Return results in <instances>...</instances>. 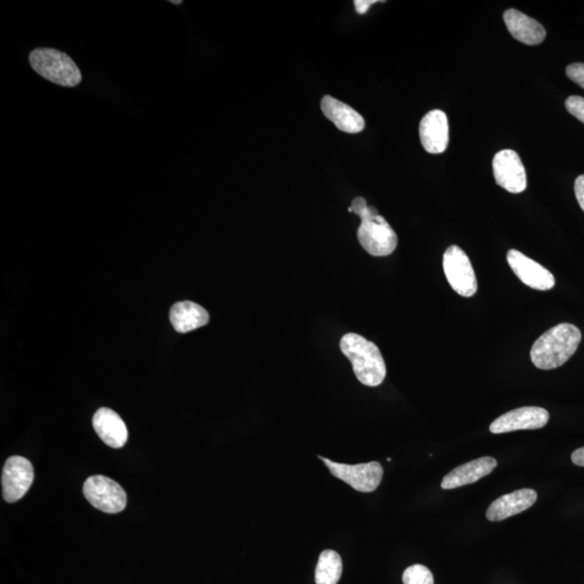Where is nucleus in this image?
I'll use <instances>...</instances> for the list:
<instances>
[{
	"mask_svg": "<svg viewBox=\"0 0 584 584\" xmlns=\"http://www.w3.org/2000/svg\"><path fill=\"white\" fill-rule=\"evenodd\" d=\"M550 419L548 410L541 407H522L509 411L494 420L489 430L493 434H503L521 430H538L547 426Z\"/></svg>",
	"mask_w": 584,
	"mask_h": 584,
	"instance_id": "11",
	"label": "nucleus"
},
{
	"mask_svg": "<svg viewBox=\"0 0 584 584\" xmlns=\"http://www.w3.org/2000/svg\"><path fill=\"white\" fill-rule=\"evenodd\" d=\"M575 194L578 203L584 211V175L578 177L575 181Z\"/></svg>",
	"mask_w": 584,
	"mask_h": 584,
	"instance_id": "23",
	"label": "nucleus"
},
{
	"mask_svg": "<svg viewBox=\"0 0 584 584\" xmlns=\"http://www.w3.org/2000/svg\"><path fill=\"white\" fill-rule=\"evenodd\" d=\"M566 74L570 81L584 89V63H574L567 66Z\"/></svg>",
	"mask_w": 584,
	"mask_h": 584,
	"instance_id": "22",
	"label": "nucleus"
},
{
	"mask_svg": "<svg viewBox=\"0 0 584 584\" xmlns=\"http://www.w3.org/2000/svg\"><path fill=\"white\" fill-rule=\"evenodd\" d=\"M170 4H174V5H181V4H182V2H181V0H177H177H170Z\"/></svg>",
	"mask_w": 584,
	"mask_h": 584,
	"instance_id": "26",
	"label": "nucleus"
},
{
	"mask_svg": "<svg viewBox=\"0 0 584 584\" xmlns=\"http://www.w3.org/2000/svg\"><path fill=\"white\" fill-rule=\"evenodd\" d=\"M403 582L404 584H434V577L427 567L416 564L404 571Z\"/></svg>",
	"mask_w": 584,
	"mask_h": 584,
	"instance_id": "20",
	"label": "nucleus"
},
{
	"mask_svg": "<svg viewBox=\"0 0 584 584\" xmlns=\"http://www.w3.org/2000/svg\"><path fill=\"white\" fill-rule=\"evenodd\" d=\"M503 20L511 35L522 43L533 46V44L541 43L547 36V32L538 21L531 19V16L519 10H506Z\"/></svg>",
	"mask_w": 584,
	"mask_h": 584,
	"instance_id": "17",
	"label": "nucleus"
},
{
	"mask_svg": "<svg viewBox=\"0 0 584 584\" xmlns=\"http://www.w3.org/2000/svg\"><path fill=\"white\" fill-rule=\"evenodd\" d=\"M319 458L324 461L333 476L347 483L355 491L365 493H372L380 486L383 467L376 461L369 464L349 465L333 463V461L327 458Z\"/></svg>",
	"mask_w": 584,
	"mask_h": 584,
	"instance_id": "7",
	"label": "nucleus"
},
{
	"mask_svg": "<svg viewBox=\"0 0 584 584\" xmlns=\"http://www.w3.org/2000/svg\"><path fill=\"white\" fill-rule=\"evenodd\" d=\"M498 463L493 457H483L470 461L465 464L455 467L443 478V489L459 488L474 483L491 474L496 469Z\"/></svg>",
	"mask_w": 584,
	"mask_h": 584,
	"instance_id": "14",
	"label": "nucleus"
},
{
	"mask_svg": "<svg viewBox=\"0 0 584 584\" xmlns=\"http://www.w3.org/2000/svg\"><path fill=\"white\" fill-rule=\"evenodd\" d=\"M343 564L335 550H326L320 556L315 570L316 584H337L341 579Z\"/></svg>",
	"mask_w": 584,
	"mask_h": 584,
	"instance_id": "19",
	"label": "nucleus"
},
{
	"mask_svg": "<svg viewBox=\"0 0 584 584\" xmlns=\"http://www.w3.org/2000/svg\"><path fill=\"white\" fill-rule=\"evenodd\" d=\"M538 494L533 489H520L504 494L489 505L486 517L491 522H500L522 513L536 503Z\"/></svg>",
	"mask_w": 584,
	"mask_h": 584,
	"instance_id": "13",
	"label": "nucleus"
},
{
	"mask_svg": "<svg viewBox=\"0 0 584 584\" xmlns=\"http://www.w3.org/2000/svg\"><path fill=\"white\" fill-rule=\"evenodd\" d=\"M422 147L430 154H442L449 143L447 115L441 110H434L422 119L419 127Z\"/></svg>",
	"mask_w": 584,
	"mask_h": 584,
	"instance_id": "12",
	"label": "nucleus"
},
{
	"mask_svg": "<svg viewBox=\"0 0 584 584\" xmlns=\"http://www.w3.org/2000/svg\"><path fill=\"white\" fill-rule=\"evenodd\" d=\"M377 3V0H355L354 5L356 13L359 14H365L371 5Z\"/></svg>",
	"mask_w": 584,
	"mask_h": 584,
	"instance_id": "24",
	"label": "nucleus"
},
{
	"mask_svg": "<svg viewBox=\"0 0 584 584\" xmlns=\"http://www.w3.org/2000/svg\"><path fill=\"white\" fill-rule=\"evenodd\" d=\"M581 339V331L575 325L565 322L550 328L533 343L532 364L542 370L559 369L575 354Z\"/></svg>",
	"mask_w": 584,
	"mask_h": 584,
	"instance_id": "1",
	"label": "nucleus"
},
{
	"mask_svg": "<svg viewBox=\"0 0 584 584\" xmlns=\"http://www.w3.org/2000/svg\"><path fill=\"white\" fill-rule=\"evenodd\" d=\"M565 108L569 112L575 116L584 124V98L579 96H571L565 101Z\"/></svg>",
	"mask_w": 584,
	"mask_h": 584,
	"instance_id": "21",
	"label": "nucleus"
},
{
	"mask_svg": "<svg viewBox=\"0 0 584 584\" xmlns=\"http://www.w3.org/2000/svg\"><path fill=\"white\" fill-rule=\"evenodd\" d=\"M342 353L353 365L356 378L367 387H378L385 381L387 366L379 348L358 333H347L340 341Z\"/></svg>",
	"mask_w": 584,
	"mask_h": 584,
	"instance_id": "3",
	"label": "nucleus"
},
{
	"mask_svg": "<svg viewBox=\"0 0 584 584\" xmlns=\"http://www.w3.org/2000/svg\"><path fill=\"white\" fill-rule=\"evenodd\" d=\"M83 494L89 503L104 513H120L127 505V494L124 489L119 483L107 476L89 477L83 483Z\"/></svg>",
	"mask_w": 584,
	"mask_h": 584,
	"instance_id": "5",
	"label": "nucleus"
},
{
	"mask_svg": "<svg viewBox=\"0 0 584 584\" xmlns=\"http://www.w3.org/2000/svg\"><path fill=\"white\" fill-rule=\"evenodd\" d=\"M170 321L175 330L187 333L208 324L209 314L200 305L191 302H177L170 310Z\"/></svg>",
	"mask_w": 584,
	"mask_h": 584,
	"instance_id": "18",
	"label": "nucleus"
},
{
	"mask_svg": "<svg viewBox=\"0 0 584 584\" xmlns=\"http://www.w3.org/2000/svg\"><path fill=\"white\" fill-rule=\"evenodd\" d=\"M494 180L497 185L512 194L524 192L527 176L519 154L512 149H503L494 155L493 160Z\"/></svg>",
	"mask_w": 584,
	"mask_h": 584,
	"instance_id": "9",
	"label": "nucleus"
},
{
	"mask_svg": "<svg viewBox=\"0 0 584 584\" xmlns=\"http://www.w3.org/2000/svg\"><path fill=\"white\" fill-rule=\"evenodd\" d=\"M94 431L109 447L115 449L125 446L128 430L124 420L112 409L100 408L93 416Z\"/></svg>",
	"mask_w": 584,
	"mask_h": 584,
	"instance_id": "15",
	"label": "nucleus"
},
{
	"mask_svg": "<svg viewBox=\"0 0 584 584\" xmlns=\"http://www.w3.org/2000/svg\"><path fill=\"white\" fill-rule=\"evenodd\" d=\"M443 268L449 285L460 296L470 298L477 292L474 269L466 254L458 246H450L444 254Z\"/></svg>",
	"mask_w": 584,
	"mask_h": 584,
	"instance_id": "6",
	"label": "nucleus"
},
{
	"mask_svg": "<svg viewBox=\"0 0 584 584\" xmlns=\"http://www.w3.org/2000/svg\"><path fill=\"white\" fill-rule=\"evenodd\" d=\"M506 260L512 271L526 286L547 292L555 286V278L549 270L516 249L509 250Z\"/></svg>",
	"mask_w": 584,
	"mask_h": 584,
	"instance_id": "10",
	"label": "nucleus"
},
{
	"mask_svg": "<svg viewBox=\"0 0 584 584\" xmlns=\"http://www.w3.org/2000/svg\"><path fill=\"white\" fill-rule=\"evenodd\" d=\"M572 463L578 466H584V447L578 448L571 455Z\"/></svg>",
	"mask_w": 584,
	"mask_h": 584,
	"instance_id": "25",
	"label": "nucleus"
},
{
	"mask_svg": "<svg viewBox=\"0 0 584 584\" xmlns=\"http://www.w3.org/2000/svg\"><path fill=\"white\" fill-rule=\"evenodd\" d=\"M349 213L358 215L361 220L358 232L359 242L367 253L374 257H386L397 247V235L388 222L363 197H356Z\"/></svg>",
	"mask_w": 584,
	"mask_h": 584,
	"instance_id": "2",
	"label": "nucleus"
},
{
	"mask_svg": "<svg viewBox=\"0 0 584 584\" xmlns=\"http://www.w3.org/2000/svg\"><path fill=\"white\" fill-rule=\"evenodd\" d=\"M321 108L322 114L326 116L327 120L332 121L339 130L347 133H359L365 129L363 116L335 98L330 96L322 98Z\"/></svg>",
	"mask_w": 584,
	"mask_h": 584,
	"instance_id": "16",
	"label": "nucleus"
},
{
	"mask_svg": "<svg viewBox=\"0 0 584 584\" xmlns=\"http://www.w3.org/2000/svg\"><path fill=\"white\" fill-rule=\"evenodd\" d=\"M34 482V469L29 460L14 455L5 461L3 476V497L14 503L24 498Z\"/></svg>",
	"mask_w": 584,
	"mask_h": 584,
	"instance_id": "8",
	"label": "nucleus"
},
{
	"mask_svg": "<svg viewBox=\"0 0 584 584\" xmlns=\"http://www.w3.org/2000/svg\"><path fill=\"white\" fill-rule=\"evenodd\" d=\"M30 63L39 76L55 85L76 87L82 76L68 54L52 48H37L30 54Z\"/></svg>",
	"mask_w": 584,
	"mask_h": 584,
	"instance_id": "4",
	"label": "nucleus"
}]
</instances>
